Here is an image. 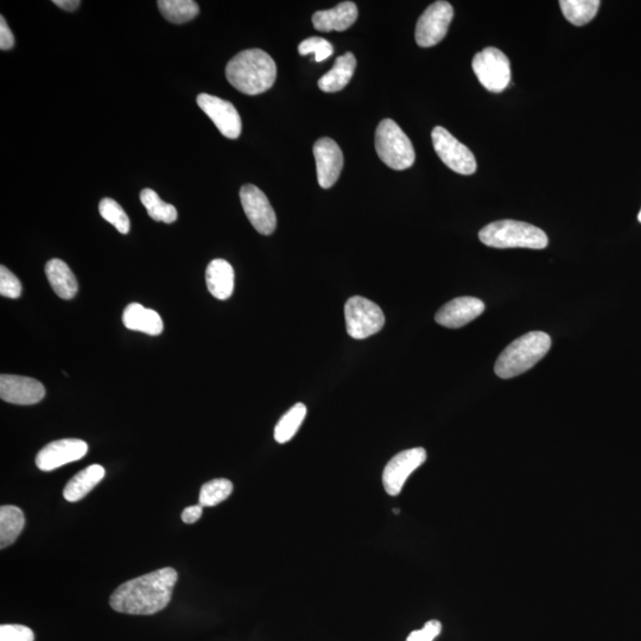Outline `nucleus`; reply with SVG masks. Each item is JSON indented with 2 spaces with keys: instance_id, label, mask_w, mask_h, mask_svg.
Returning <instances> with one entry per match:
<instances>
[{
  "instance_id": "obj_1",
  "label": "nucleus",
  "mask_w": 641,
  "mask_h": 641,
  "mask_svg": "<svg viewBox=\"0 0 641 641\" xmlns=\"http://www.w3.org/2000/svg\"><path fill=\"white\" fill-rule=\"evenodd\" d=\"M177 571L162 568L125 582L111 595L114 611L131 615H152L169 605L177 583Z\"/></svg>"
},
{
  "instance_id": "obj_2",
  "label": "nucleus",
  "mask_w": 641,
  "mask_h": 641,
  "mask_svg": "<svg viewBox=\"0 0 641 641\" xmlns=\"http://www.w3.org/2000/svg\"><path fill=\"white\" fill-rule=\"evenodd\" d=\"M226 78L239 92L258 95L275 85L277 66L264 50H244L227 63Z\"/></svg>"
},
{
  "instance_id": "obj_3",
  "label": "nucleus",
  "mask_w": 641,
  "mask_h": 641,
  "mask_svg": "<svg viewBox=\"0 0 641 641\" xmlns=\"http://www.w3.org/2000/svg\"><path fill=\"white\" fill-rule=\"evenodd\" d=\"M551 348V338L544 332H531L520 336L504 349L495 363L499 378L511 379L531 370Z\"/></svg>"
},
{
  "instance_id": "obj_4",
  "label": "nucleus",
  "mask_w": 641,
  "mask_h": 641,
  "mask_svg": "<svg viewBox=\"0 0 641 641\" xmlns=\"http://www.w3.org/2000/svg\"><path fill=\"white\" fill-rule=\"evenodd\" d=\"M482 244L494 249L543 250L549 244L547 234L541 228L516 220L492 222L479 233Z\"/></svg>"
},
{
  "instance_id": "obj_5",
  "label": "nucleus",
  "mask_w": 641,
  "mask_h": 641,
  "mask_svg": "<svg viewBox=\"0 0 641 641\" xmlns=\"http://www.w3.org/2000/svg\"><path fill=\"white\" fill-rule=\"evenodd\" d=\"M376 150L380 160L391 169H409L416 161L414 145L392 119H384L378 125Z\"/></svg>"
},
{
  "instance_id": "obj_6",
  "label": "nucleus",
  "mask_w": 641,
  "mask_h": 641,
  "mask_svg": "<svg viewBox=\"0 0 641 641\" xmlns=\"http://www.w3.org/2000/svg\"><path fill=\"white\" fill-rule=\"evenodd\" d=\"M347 333L353 339L364 340L377 334L385 325L383 310L365 297L349 298L345 306Z\"/></svg>"
},
{
  "instance_id": "obj_7",
  "label": "nucleus",
  "mask_w": 641,
  "mask_h": 641,
  "mask_svg": "<svg viewBox=\"0 0 641 641\" xmlns=\"http://www.w3.org/2000/svg\"><path fill=\"white\" fill-rule=\"evenodd\" d=\"M472 67L480 84L487 91L500 93L511 82V65L507 56L497 48H486L474 56Z\"/></svg>"
},
{
  "instance_id": "obj_8",
  "label": "nucleus",
  "mask_w": 641,
  "mask_h": 641,
  "mask_svg": "<svg viewBox=\"0 0 641 641\" xmlns=\"http://www.w3.org/2000/svg\"><path fill=\"white\" fill-rule=\"evenodd\" d=\"M431 138H433L436 154L449 169L466 176L473 175L477 171V160H475L473 152L466 145L460 143L448 130L442 126H436L431 132Z\"/></svg>"
},
{
  "instance_id": "obj_9",
  "label": "nucleus",
  "mask_w": 641,
  "mask_h": 641,
  "mask_svg": "<svg viewBox=\"0 0 641 641\" xmlns=\"http://www.w3.org/2000/svg\"><path fill=\"white\" fill-rule=\"evenodd\" d=\"M453 18L454 9L448 2L431 4L417 22L415 36L418 46L430 48L439 44L446 37Z\"/></svg>"
},
{
  "instance_id": "obj_10",
  "label": "nucleus",
  "mask_w": 641,
  "mask_h": 641,
  "mask_svg": "<svg viewBox=\"0 0 641 641\" xmlns=\"http://www.w3.org/2000/svg\"><path fill=\"white\" fill-rule=\"evenodd\" d=\"M427 450L422 447L404 450L393 456L383 473V485L387 494L396 497L402 492L410 475L427 461Z\"/></svg>"
},
{
  "instance_id": "obj_11",
  "label": "nucleus",
  "mask_w": 641,
  "mask_h": 641,
  "mask_svg": "<svg viewBox=\"0 0 641 641\" xmlns=\"http://www.w3.org/2000/svg\"><path fill=\"white\" fill-rule=\"evenodd\" d=\"M240 201L247 219L250 220L257 232L270 236L277 227L274 208L266 195L253 184H246L240 189Z\"/></svg>"
},
{
  "instance_id": "obj_12",
  "label": "nucleus",
  "mask_w": 641,
  "mask_h": 641,
  "mask_svg": "<svg viewBox=\"0 0 641 641\" xmlns=\"http://www.w3.org/2000/svg\"><path fill=\"white\" fill-rule=\"evenodd\" d=\"M196 100L200 109L211 118L222 136L230 139H237L240 136L243 124H241L240 114L230 101L206 93L200 94Z\"/></svg>"
},
{
  "instance_id": "obj_13",
  "label": "nucleus",
  "mask_w": 641,
  "mask_h": 641,
  "mask_svg": "<svg viewBox=\"0 0 641 641\" xmlns=\"http://www.w3.org/2000/svg\"><path fill=\"white\" fill-rule=\"evenodd\" d=\"M88 452L85 441L65 439L49 443L36 456V466L42 472H52L55 469L79 461Z\"/></svg>"
},
{
  "instance_id": "obj_14",
  "label": "nucleus",
  "mask_w": 641,
  "mask_h": 641,
  "mask_svg": "<svg viewBox=\"0 0 641 641\" xmlns=\"http://www.w3.org/2000/svg\"><path fill=\"white\" fill-rule=\"evenodd\" d=\"M317 181L323 189H329L339 180L344 168V155L332 138H320L314 145Z\"/></svg>"
},
{
  "instance_id": "obj_15",
  "label": "nucleus",
  "mask_w": 641,
  "mask_h": 641,
  "mask_svg": "<svg viewBox=\"0 0 641 641\" xmlns=\"http://www.w3.org/2000/svg\"><path fill=\"white\" fill-rule=\"evenodd\" d=\"M46 396V389L38 380L2 374L0 377V398L17 405H34Z\"/></svg>"
},
{
  "instance_id": "obj_16",
  "label": "nucleus",
  "mask_w": 641,
  "mask_h": 641,
  "mask_svg": "<svg viewBox=\"0 0 641 641\" xmlns=\"http://www.w3.org/2000/svg\"><path fill=\"white\" fill-rule=\"evenodd\" d=\"M485 312V303L475 297H459L443 306L435 320L447 328H461L478 319Z\"/></svg>"
},
{
  "instance_id": "obj_17",
  "label": "nucleus",
  "mask_w": 641,
  "mask_h": 641,
  "mask_svg": "<svg viewBox=\"0 0 641 641\" xmlns=\"http://www.w3.org/2000/svg\"><path fill=\"white\" fill-rule=\"evenodd\" d=\"M357 19V5L353 2H344L333 9L315 12L313 24L316 30L329 33V31H345L351 28Z\"/></svg>"
},
{
  "instance_id": "obj_18",
  "label": "nucleus",
  "mask_w": 641,
  "mask_h": 641,
  "mask_svg": "<svg viewBox=\"0 0 641 641\" xmlns=\"http://www.w3.org/2000/svg\"><path fill=\"white\" fill-rule=\"evenodd\" d=\"M209 293L220 301L228 300L234 290V270L224 259H214L206 271Z\"/></svg>"
},
{
  "instance_id": "obj_19",
  "label": "nucleus",
  "mask_w": 641,
  "mask_h": 641,
  "mask_svg": "<svg viewBox=\"0 0 641 641\" xmlns=\"http://www.w3.org/2000/svg\"><path fill=\"white\" fill-rule=\"evenodd\" d=\"M124 326L135 332L156 336L163 332V321L155 310L147 309L139 303L126 307L123 314Z\"/></svg>"
},
{
  "instance_id": "obj_20",
  "label": "nucleus",
  "mask_w": 641,
  "mask_h": 641,
  "mask_svg": "<svg viewBox=\"0 0 641 641\" xmlns=\"http://www.w3.org/2000/svg\"><path fill=\"white\" fill-rule=\"evenodd\" d=\"M46 275L55 294L63 300H72L79 290L78 279L61 259H52L46 265Z\"/></svg>"
},
{
  "instance_id": "obj_21",
  "label": "nucleus",
  "mask_w": 641,
  "mask_h": 641,
  "mask_svg": "<svg viewBox=\"0 0 641 641\" xmlns=\"http://www.w3.org/2000/svg\"><path fill=\"white\" fill-rule=\"evenodd\" d=\"M357 68V59L352 53H346L335 60L334 67L319 80L320 90L326 93H335L349 84Z\"/></svg>"
},
{
  "instance_id": "obj_22",
  "label": "nucleus",
  "mask_w": 641,
  "mask_h": 641,
  "mask_svg": "<svg viewBox=\"0 0 641 641\" xmlns=\"http://www.w3.org/2000/svg\"><path fill=\"white\" fill-rule=\"evenodd\" d=\"M105 477V468L100 465H92L76 474L75 477L68 482L63 490V497L69 503H76L84 499L95 486L100 484V481Z\"/></svg>"
},
{
  "instance_id": "obj_23",
  "label": "nucleus",
  "mask_w": 641,
  "mask_h": 641,
  "mask_svg": "<svg viewBox=\"0 0 641 641\" xmlns=\"http://www.w3.org/2000/svg\"><path fill=\"white\" fill-rule=\"evenodd\" d=\"M25 525L24 513L14 505L0 509V549L10 547L17 541Z\"/></svg>"
},
{
  "instance_id": "obj_24",
  "label": "nucleus",
  "mask_w": 641,
  "mask_h": 641,
  "mask_svg": "<svg viewBox=\"0 0 641 641\" xmlns=\"http://www.w3.org/2000/svg\"><path fill=\"white\" fill-rule=\"evenodd\" d=\"M599 0H561L560 6L564 17L576 27L588 24L598 14Z\"/></svg>"
},
{
  "instance_id": "obj_25",
  "label": "nucleus",
  "mask_w": 641,
  "mask_h": 641,
  "mask_svg": "<svg viewBox=\"0 0 641 641\" xmlns=\"http://www.w3.org/2000/svg\"><path fill=\"white\" fill-rule=\"evenodd\" d=\"M158 9L167 21L183 24L199 15V5L193 0H160Z\"/></svg>"
},
{
  "instance_id": "obj_26",
  "label": "nucleus",
  "mask_w": 641,
  "mask_h": 641,
  "mask_svg": "<svg viewBox=\"0 0 641 641\" xmlns=\"http://www.w3.org/2000/svg\"><path fill=\"white\" fill-rule=\"evenodd\" d=\"M307 416V406L298 403L285 414L276 425L275 440L278 443L284 444L294 439L298 429Z\"/></svg>"
},
{
  "instance_id": "obj_27",
  "label": "nucleus",
  "mask_w": 641,
  "mask_h": 641,
  "mask_svg": "<svg viewBox=\"0 0 641 641\" xmlns=\"http://www.w3.org/2000/svg\"><path fill=\"white\" fill-rule=\"evenodd\" d=\"M143 206L147 208L151 219L173 224L177 220V211L173 205L161 200L160 196L150 188L143 189L141 193Z\"/></svg>"
},
{
  "instance_id": "obj_28",
  "label": "nucleus",
  "mask_w": 641,
  "mask_h": 641,
  "mask_svg": "<svg viewBox=\"0 0 641 641\" xmlns=\"http://www.w3.org/2000/svg\"><path fill=\"white\" fill-rule=\"evenodd\" d=\"M233 484L227 479H214L201 487L199 505L202 507L217 506L231 497Z\"/></svg>"
},
{
  "instance_id": "obj_29",
  "label": "nucleus",
  "mask_w": 641,
  "mask_h": 641,
  "mask_svg": "<svg viewBox=\"0 0 641 641\" xmlns=\"http://www.w3.org/2000/svg\"><path fill=\"white\" fill-rule=\"evenodd\" d=\"M99 213L107 222L116 227L119 233L128 234L130 232L129 215L125 213L123 207L117 201L110 198L101 200Z\"/></svg>"
},
{
  "instance_id": "obj_30",
  "label": "nucleus",
  "mask_w": 641,
  "mask_h": 641,
  "mask_svg": "<svg viewBox=\"0 0 641 641\" xmlns=\"http://www.w3.org/2000/svg\"><path fill=\"white\" fill-rule=\"evenodd\" d=\"M298 52H300L302 56L314 54L316 62H323L333 55L334 48L325 38L310 37L300 43Z\"/></svg>"
},
{
  "instance_id": "obj_31",
  "label": "nucleus",
  "mask_w": 641,
  "mask_h": 641,
  "mask_svg": "<svg viewBox=\"0 0 641 641\" xmlns=\"http://www.w3.org/2000/svg\"><path fill=\"white\" fill-rule=\"evenodd\" d=\"M0 295L12 298V300H16L22 295L21 282L4 265L0 266Z\"/></svg>"
},
{
  "instance_id": "obj_32",
  "label": "nucleus",
  "mask_w": 641,
  "mask_h": 641,
  "mask_svg": "<svg viewBox=\"0 0 641 641\" xmlns=\"http://www.w3.org/2000/svg\"><path fill=\"white\" fill-rule=\"evenodd\" d=\"M0 641H35V634L23 625L0 626Z\"/></svg>"
},
{
  "instance_id": "obj_33",
  "label": "nucleus",
  "mask_w": 641,
  "mask_h": 641,
  "mask_svg": "<svg viewBox=\"0 0 641 641\" xmlns=\"http://www.w3.org/2000/svg\"><path fill=\"white\" fill-rule=\"evenodd\" d=\"M442 632V624L439 620H430L421 630L410 633L406 641H434Z\"/></svg>"
},
{
  "instance_id": "obj_34",
  "label": "nucleus",
  "mask_w": 641,
  "mask_h": 641,
  "mask_svg": "<svg viewBox=\"0 0 641 641\" xmlns=\"http://www.w3.org/2000/svg\"><path fill=\"white\" fill-rule=\"evenodd\" d=\"M15 46V37L6 23L5 18L0 17V49L10 50Z\"/></svg>"
},
{
  "instance_id": "obj_35",
  "label": "nucleus",
  "mask_w": 641,
  "mask_h": 641,
  "mask_svg": "<svg viewBox=\"0 0 641 641\" xmlns=\"http://www.w3.org/2000/svg\"><path fill=\"white\" fill-rule=\"evenodd\" d=\"M202 513L201 505L189 506L182 512V520L186 524H194L202 517Z\"/></svg>"
},
{
  "instance_id": "obj_36",
  "label": "nucleus",
  "mask_w": 641,
  "mask_h": 641,
  "mask_svg": "<svg viewBox=\"0 0 641 641\" xmlns=\"http://www.w3.org/2000/svg\"><path fill=\"white\" fill-rule=\"evenodd\" d=\"M53 3L59 6L60 9L66 11H75L81 4L79 0H54Z\"/></svg>"
},
{
  "instance_id": "obj_37",
  "label": "nucleus",
  "mask_w": 641,
  "mask_h": 641,
  "mask_svg": "<svg viewBox=\"0 0 641 641\" xmlns=\"http://www.w3.org/2000/svg\"><path fill=\"white\" fill-rule=\"evenodd\" d=\"M638 220H639V222H641V211H640V213L638 215Z\"/></svg>"
}]
</instances>
